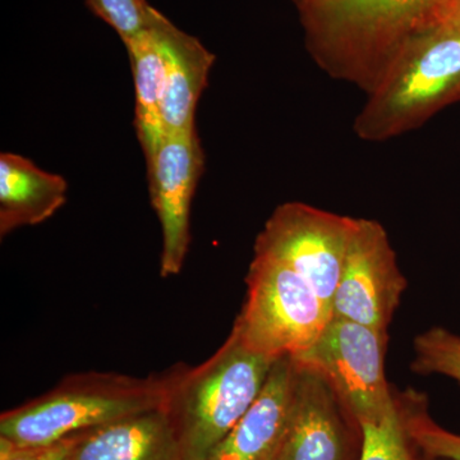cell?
<instances>
[{
	"instance_id": "1",
	"label": "cell",
	"mask_w": 460,
	"mask_h": 460,
	"mask_svg": "<svg viewBox=\"0 0 460 460\" xmlns=\"http://www.w3.org/2000/svg\"><path fill=\"white\" fill-rule=\"evenodd\" d=\"M277 359L248 347L232 329L198 367L168 371L164 411L183 460H208L261 393Z\"/></svg>"
},
{
	"instance_id": "2",
	"label": "cell",
	"mask_w": 460,
	"mask_h": 460,
	"mask_svg": "<svg viewBox=\"0 0 460 460\" xmlns=\"http://www.w3.org/2000/svg\"><path fill=\"white\" fill-rule=\"evenodd\" d=\"M354 129L381 141L417 128L460 102V32L443 27L405 38L387 57Z\"/></svg>"
},
{
	"instance_id": "3",
	"label": "cell",
	"mask_w": 460,
	"mask_h": 460,
	"mask_svg": "<svg viewBox=\"0 0 460 460\" xmlns=\"http://www.w3.org/2000/svg\"><path fill=\"white\" fill-rule=\"evenodd\" d=\"M168 372L147 378L86 372L0 417V440L47 445L108 423L164 407Z\"/></svg>"
},
{
	"instance_id": "4",
	"label": "cell",
	"mask_w": 460,
	"mask_h": 460,
	"mask_svg": "<svg viewBox=\"0 0 460 460\" xmlns=\"http://www.w3.org/2000/svg\"><path fill=\"white\" fill-rule=\"evenodd\" d=\"M246 281V302L233 329L256 352L272 359L295 357L332 320V308L319 293L274 257L255 252Z\"/></svg>"
},
{
	"instance_id": "5",
	"label": "cell",
	"mask_w": 460,
	"mask_h": 460,
	"mask_svg": "<svg viewBox=\"0 0 460 460\" xmlns=\"http://www.w3.org/2000/svg\"><path fill=\"white\" fill-rule=\"evenodd\" d=\"M386 348L387 332L332 317L313 345L290 358L325 378L361 426L396 407L386 380Z\"/></svg>"
},
{
	"instance_id": "6",
	"label": "cell",
	"mask_w": 460,
	"mask_h": 460,
	"mask_svg": "<svg viewBox=\"0 0 460 460\" xmlns=\"http://www.w3.org/2000/svg\"><path fill=\"white\" fill-rule=\"evenodd\" d=\"M354 224L356 217L288 202L269 217L257 237L255 252L274 257L298 272L332 308Z\"/></svg>"
},
{
	"instance_id": "7",
	"label": "cell",
	"mask_w": 460,
	"mask_h": 460,
	"mask_svg": "<svg viewBox=\"0 0 460 460\" xmlns=\"http://www.w3.org/2000/svg\"><path fill=\"white\" fill-rule=\"evenodd\" d=\"M405 289L407 279L385 228L376 220L356 217L332 298V317L387 332Z\"/></svg>"
},
{
	"instance_id": "8",
	"label": "cell",
	"mask_w": 460,
	"mask_h": 460,
	"mask_svg": "<svg viewBox=\"0 0 460 460\" xmlns=\"http://www.w3.org/2000/svg\"><path fill=\"white\" fill-rule=\"evenodd\" d=\"M295 366L289 419L272 460H358L359 423L325 378Z\"/></svg>"
},
{
	"instance_id": "9",
	"label": "cell",
	"mask_w": 460,
	"mask_h": 460,
	"mask_svg": "<svg viewBox=\"0 0 460 460\" xmlns=\"http://www.w3.org/2000/svg\"><path fill=\"white\" fill-rule=\"evenodd\" d=\"M148 190L163 233L160 274H180L190 243V205L202 168L204 153L198 132L165 135L146 160Z\"/></svg>"
},
{
	"instance_id": "10",
	"label": "cell",
	"mask_w": 460,
	"mask_h": 460,
	"mask_svg": "<svg viewBox=\"0 0 460 460\" xmlns=\"http://www.w3.org/2000/svg\"><path fill=\"white\" fill-rule=\"evenodd\" d=\"M454 0H317L332 42L354 49L393 50L411 33L431 29Z\"/></svg>"
},
{
	"instance_id": "11",
	"label": "cell",
	"mask_w": 460,
	"mask_h": 460,
	"mask_svg": "<svg viewBox=\"0 0 460 460\" xmlns=\"http://www.w3.org/2000/svg\"><path fill=\"white\" fill-rule=\"evenodd\" d=\"M147 25L155 33L165 59L162 107L165 135L195 131L196 107L208 84L214 54L154 7Z\"/></svg>"
},
{
	"instance_id": "12",
	"label": "cell",
	"mask_w": 460,
	"mask_h": 460,
	"mask_svg": "<svg viewBox=\"0 0 460 460\" xmlns=\"http://www.w3.org/2000/svg\"><path fill=\"white\" fill-rule=\"evenodd\" d=\"M296 366L277 359L261 393L208 460H272L279 449L292 405Z\"/></svg>"
},
{
	"instance_id": "13",
	"label": "cell",
	"mask_w": 460,
	"mask_h": 460,
	"mask_svg": "<svg viewBox=\"0 0 460 460\" xmlns=\"http://www.w3.org/2000/svg\"><path fill=\"white\" fill-rule=\"evenodd\" d=\"M71 460H183L164 408L74 435Z\"/></svg>"
},
{
	"instance_id": "14",
	"label": "cell",
	"mask_w": 460,
	"mask_h": 460,
	"mask_svg": "<svg viewBox=\"0 0 460 460\" xmlns=\"http://www.w3.org/2000/svg\"><path fill=\"white\" fill-rule=\"evenodd\" d=\"M65 178L42 171L31 160L3 153L0 155V234L21 226H38L66 204Z\"/></svg>"
},
{
	"instance_id": "15",
	"label": "cell",
	"mask_w": 460,
	"mask_h": 460,
	"mask_svg": "<svg viewBox=\"0 0 460 460\" xmlns=\"http://www.w3.org/2000/svg\"><path fill=\"white\" fill-rule=\"evenodd\" d=\"M136 89V128L146 160L151 159L164 138L163 99L165 59L155 33L148 27L126 42Z\"/></svg>"
},
{
	"instance_id": "16",
	"label": "cell",
	"mask_w": 460,
	"mask_h": 460,
	"mask_svg": "<svg viewBox=\"0 0 460 460\" xmlns=\"http://www.w3.org/2000/svg\"><path fill=\"white\" fill-rule=\"evenodd\" d=\"M395 395L402 425L420 452L431 458L460 460V434L435 422L429 413L428 399L413 390Z\"/></svg>"
},
{
	"instance_id": "17",
	"label": "cell",
	"mask_w": 460,
	"mask_h": 460,
	"mask_svg": "<svg viewBox=\"0 0 460 460\" xmlns=\"http://www.w3.org/2000/svg\"><path fill=\"white\" fill-rule=\"evenodd\" d=\"M361 429L362 445L358 460L425 459V454L413 444L402 425L398 402L395 410L383 420L362 423Z\"/></svg>"
},
{
	"instance_id": "18",
	"label": "cell",
	"mask_w": 460,
	"mask_h": 460,
	"mask_svg": "<svg viewBox=\"0 0 460 460\" xmlns=\"http://www.w3.org/2000/svg\"><path fill=\"white\" fill-rule=\"evenodd\" d=\"M411 368L420 375H443L460 386V335L435 326L417 335Z\"/></svg>"
},
{
	"instance_id": "19",
	"label": "cell",
	"mask_w": 460,
	"mask_h": 460,
	"mask_svg": "<svg viewBox=\"0 0 460 460\" xmlns=\"http://www.w3.org/2000/svg\"><path fill=\"white\" fill-rule=\"evenodd\" d=\"M91 11L119 35L124 44L144 31L150 18L147 0H86Z\"/></svg>"
},
{
	"instance_id": "20",
	"label": "cell",
	"mask_w": 460,
	"mask_h": 460,
	"mask_svg": "<svg viewBox=\"0 0 460 460\" xmlns=\"http://www.w3.org/2000/svg\"><path fill=\"white\" fill-rule=\"evenodd\" d=\"M74 436L47 445L18 447L0 440V460H71Z\"/></svg>"
},
{
	"instance_id": "21",
	"label": "cell",
	"mask_w": 460,
	"mask_h": 460,
	"mask_svg": "<svg viewBox=\"0 0 460 460\" xmlns=\"http://www.w3.org/2000/svg\"><path fill=\"white\" fill-rule=\"evenodd\" d=\"M434 27H443V29L460 32V0H454L452 4L438 18Z\"/></svg>"
},
{
	"instance_id": "22",
	"label": "cell",
	"mask_w": 460,
	"mask_h": 460,
	"mask_svg": "<svg viewBox=\"0 0 460 460\" xmlns=\"http://www.w3.org/2000/svg\"><path fill=\"white\" fill-rule=\"evenodd\" d=\"M423 460H445V459L431 458V456H426V454H425V459H423Z\"/></svg>"
}]
</instances>
